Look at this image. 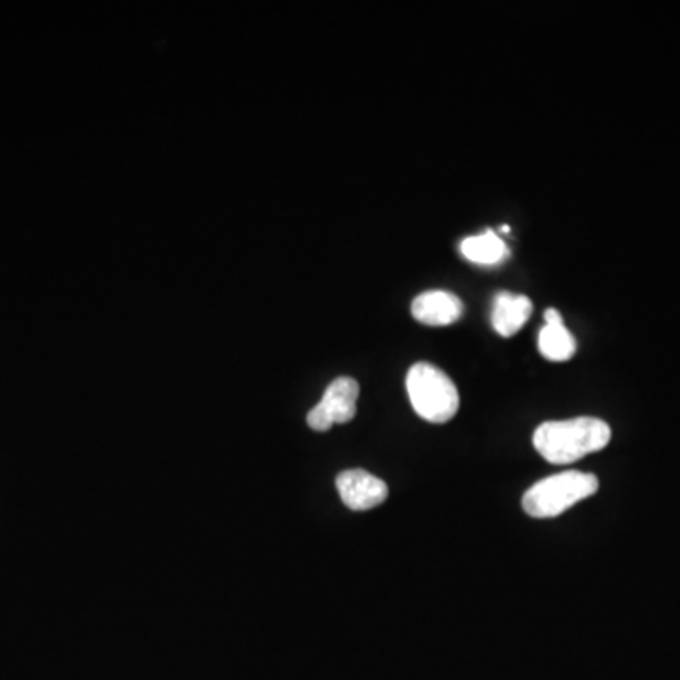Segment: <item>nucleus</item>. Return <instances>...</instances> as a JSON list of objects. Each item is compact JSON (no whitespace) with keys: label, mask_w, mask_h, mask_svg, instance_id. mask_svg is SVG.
Listing matches in <instances>:
<instances>
[{"label":"nucleus","mask_w":680,"mask_h":680,"mask_svg":"<svg viewBox=\"0 0 680 680\" xmlns=\"http://www.w3.org/2000/svg\"><path fill=\"white\" fill-rule=\"evenodd\" d=\"M359 384L350 377H340L328 386L320 403L307 416L310 429L328 431L337 423L352 422L358 410Z\"/></svg>","instance_id":"obj_4"},{"label":"nucleus","mask_w":680,"mask_h":680,"mask_svg":"<svg viewBox=\"0 0 680 680\" xmlns=\"http://www.w3.org/2000/svg\"><path fill=\"white\" fill-rule=\"evenodd\" d=\"M531 312H533V302L529 301L528 297L503 291L493 301L491 326L501 337H512L523 328Z\"/></svg>","instance_id":"obj_7"},{"label":"nucleus","mask_w":680,"mask_h":680,"mask_svg":"<svg viewBox=\"0 0 680 680\" xmlns=\"http://www.w3.org/2000/svg\"><path fill=\"white\" fill-rule=\"evenodd\" d=\"M463 314V302L460 297L448 291H426L412 301V316L414 320L431 328L452 326Z\"/></svg>","instance_id":"obj_6"},{"label":"nucleus","mask_w":680,"mask_h":680,"mask_svg":"<svg viewBox=\"0 0 680 680\" xmlns=\"http://www.w3.org/2000/svg\"><path fill=\"white\" fill-rule=\"evenodd\" d=\"M337 490H339L342 503L350 510H371L388 499V486L384 480L378 479L371 472L363 469L340 472L337 477Z\"/></svg>","instance_id":"obj_5"},{"label":"nucleus","mask_w":680,"mask_h":680,"mask_svg":"<svg viewBox=\"0 0 680 680\" xmlns=\"http://www.w3.org/2000/svg\"><path fill=\"white\" fill-rule=\"evenodd\" d=\"M539 352L548 361H569L577 352V340L563 323L544 326L539 333Z\"/></svg>","instance_id":"obj_9"},{"label":"nucleus","mask_w":680,"mask_h":680,"mask_svg":"<svg viewBox=\"0 0 680 680\" xmlns=\"http://www.w3.org/2000/svg\"><path fill=\"white\" fill-rule=\"evenodd\" d=\"M611 437L609 423L592 416H580L573 420L542 423L533 434V447L548 463L567 466L603 450Z\"/></svg>","instance_id":"obj_1"},{"label":"nucleus","mask_w":680,"mask_h":680,"mask_svg":"<svg viewBox=\"0 0 680 680\" xmlns=\"http://www.w3.org/2000/svg\"><path fill=\"white\" fill-rule=\"evenodd\" d=\"M544 321H547V326H561L563 323V316L560 314V310L548 309L544 312Z\"/></svg>","instance_id":"obj_10"},{"label":"nucleus","mask_w":680,"mask_h":680,"mask_svg":"<svg viewBox=\"0 0 680 680\" xmlns=\"http://www.w3.org/2000/svg\"><path fill=\"white\" fill-rule=\"evenodd\" d=\"M598 488L599 480L596 474L580 471L560 472L531 486L523 496L522 507L531 518H556L580 501L592 498Z\"/></svg>","instance_id":"obj_3"},{"label":"nucleus","mask_w":680,"mask_h":680,"mask_svg":"<svg viewBox=\"0 0 680 680\" xmlns=\"http://www.w3.org/2000/svg\"><path fill=\"white\" fill-rule=\"evenodd\" d=\"M461 253L472 263L496 264L501 263L509 256V250L501 237L493 231H486V233L463 240Z\"/></svg>","instance_id":"obj_8"},{"label":"nucleus","mask_w":680,"mask_h":680,"mask_svg":"<svg viewBox=\"0 0 680 680\" xmlns=\"http://www.w3.org/2000/svg\"><path fill=\"white\" fill-rule=\"evenodd\" d=\"M407 393L416 414L431 423H447L460 410L452 378L431 363H416L407 374Z\"/></svg>","instance_id":"obj_2"}]
</instances>
